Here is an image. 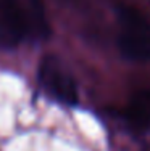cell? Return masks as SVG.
<instances>
[{
    "mask_svg": "<svg viewBox=\"0 0 150 151\" xmlns=\"http://www.w3.org/2000/svg\"><path fill=\"white\" fill-rule=\"evenodd\" d=\"M120 35L118 47L121 55L129 61L142 63L150 60V23L137 10L123 8L118 10Z\"/></svg>",
    "mask_w": 150,
    "mask_h": 151,
    "instance_id": "obj_1",
    "label": "cell"
},
{
    "mask_svg": "<svg viewBox=\"0 0 150 151\" xmlns=\"http://www.w3.org/2000/svg\"><path fill=\"white\" fill-rule=\"evenodd\" d=\"M39 81L42 87L55 100L65 105L78 103V87L71 74L65 69L62 63L53 56L42 60L39 68Z\"/></svg>",
    "mask_w": 150,
    "mask_h": 151,
    "instance_id": "obj_2",
    "label": "cell"
},
{
    "mask_svg": "<svg viewBox=\"0 0 150 151\" xmlns=\"http://www.w3.org/2000/svg\"><path fill=\"white\" fill-rule=\"evenodd\" d=\"M29 34L26 10L18 0H0V45L16 47Z\"/></svg>",
    "mask_w": 150,
    "mask_h": 151,
    "instance_id": "obj_3",
    "label": "cell"
},
{
    "mask_svg": "<svg viewBox=\"0 0 150 151\" xmlns=\"http://www.w3.org/2000/svg\"><path fill=\"white\" fill-rule=\"evenodd\" d=\"M126 121L134 130L149 134L150 132V90L137 92L129 100L124 111Z\"/></svg>",
    "mask_w": 150,
    "mask_h": 151,
    "instance_id": "obj_4",
    "label": "cell"
},
{
    "mask_svg": "<svg viewBox=\"0 0 150 151\" xmlns=\"http://www.w3.org/2000/svg\"><path fill=\"white\" fill-rule=\"evenodd\" d=\"M24 10H26L29 34L36 35L37 39H47V35L50 34V26L41 0H28Z\"/></svg>",
    "mask_w": 150,
    "mask_h": 151,
    "instance_id": "obj_5",
    "label": "cell"
}]
</instances>
